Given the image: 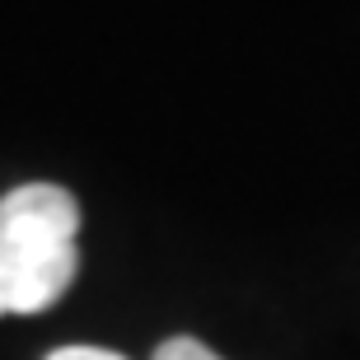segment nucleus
Wrapping results in <instances>:
<instances>
[{"instance_id":"1","label":"nucleus","mask_w":360,"mask_h":360,"mask_svg":"<svg viewBox=\"0 0 360 360\" xmlns=\"http://www.w3.org/2000/svg\"><path fill=\"white\" fill-rule=\"evenodd\" d=\"M80 201L56 183L0 197V319L42 314L80 276Z\"/></svg>"},{"instance_id":"2","label":"nucleus","mask_w":360,"mask_h":360,"mask_svg":"<svg viewBox=\"0 0 360 360\" xmlns=\"http://www.w3.org/2000/svg\"><path fill=\"white\" fill-rule=\"evenodd\" d=\"M155 360H220L206 342H197V337H169L160 351H155Z\"/></svg>"},{"instance_id":"3","label":"nucleus","mask_w":360,"mask_h":360,"mask_svg":"<svg viewBox=\"0 0 360 360\" xmlns=\"http://www.w3.org/2000/svg\"><path fill=\"white\" fill-rule=\"evenodd\" d=\"M42 360H127V356L122 351H108V347H56Z\"/></svg>"}]
</instances>
